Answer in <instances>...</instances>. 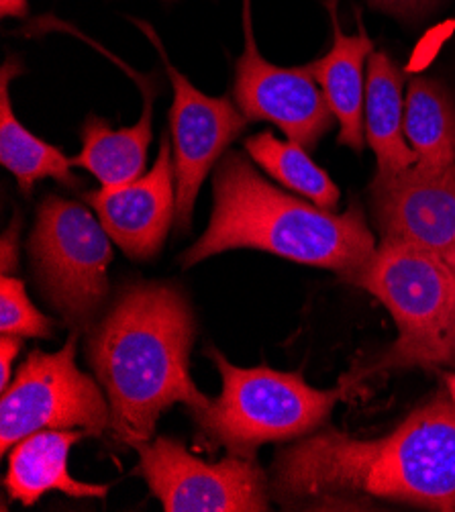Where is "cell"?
Returning a JSON list of instances; mask_svg holds the SVG:
<instances>
[{
  "label": "cell",
  "instance_id": "cell-8",
  "mask_svg": "<svg viewBox=\"0 0 455 512\" xmlns=\"http://www.w3.org/2000/svg\"><path fill=\"white\" fill-rule=\"evenodd\" d=\"M139 472L168 512H264L268 480L254 459L231 455L209 464L168 437L131 445Z\"/></svg>",
  "mask_w": 455,
  "mask_h": 512
},
{
  "label": "cell",
  "instance_id": "cell-23",
  "mask_svg": "<svg viewBox=\"0 0 455 512\" xmlns=\"http://www.w3.org/2000/svg\"><path fill=\"white\" fill-rule=\"evenodd\" d=\"M19 217L3 235V249H0V264H3V276L17 270V241H19Z\"/></svg>",
  "mask_w": 455,
  "mask_h": 512
},
{
  "label": "cell",
  "instance_id": "cell-4",
  "mask_svg": "<svg viewBox=\"0 0 455 512\" xmlns=\"http://www.w3.org/2000/svg\"><path fill=\"white\" fill-rule=\"evenodd\" d=\"M351 282L376 296L398 327V339L368 372L455 366V274L441 253L382 241Z\"/></svg>",
  "mask_w": 455,
  "mask_h": 512
},
{
  "label": "cell",
  "instance_id": "cell-24",
  "mask_svg": "<svg viewBox=\"0 0 455 512\" xmlns=\"http://www.w3.org/2000/svg\"><path fill=\"white\" fill-rule=\"evenodd\" d=\"M0 15L25 19L29 15L27 0H0Z\"/></svg>",
  "mask_w": 455,
  "mask_h": 512
},
{
  "label": "cell",
  "instance_id": "cell-9",
  "mask_svg": "<svg viewBox=\"0 0 455 512\" xmlns=\"http://www.w3.org/2000/svg\"><path fill=\"white\" fill-rule=\"evenodd\" d=\"M158 49L174 88L170 109V127L174 139V176H176V229L186 233L198 190L211 168L221 160L225 149L237 139L247 119L235 109L227 96H207L190 84L170 62L160 35L145 21L131 19Z\"/></svg>",
  "mask_w": 455,
  "mask_h": 512
},
{
  "label": "cell",
  "instance_id": "cell-17",
  "mask_svg": "<svg viewBox=\"0 0 455 512\" xmlns=\"http://www.w3.org/2000/svg\"><path fill=\"white\" fill-rule=\"evenodd\" d=\"M23 66L17 58H9L0 70V162L17 178L19 188L29 196L33 186L43 178H54L60 184L74 188L78 184L72 174V162L64 156L62 149L49 145L25 129L11 105L9 84Z\"/></svg>",
  "mask_w": 455,
  "mask_h": 512
},
{
  "label": "cell",
  "instance_id": "cell-3",
  "mask_svg": "<svg viewBox=\"0 0 455 512\" xmlns=\"http://www.w3.org/2000/svg\"><path fill=\"white\" fill-rule=\"evenodd\" d=\"M213 196L211 223L182 255V266L247 247L331 270L351 282L378 249L356 202L345 213H333L294 198L262 178L235 151L225 153L215 170Z\"/></svg>",
  "mask_w": 455,
  "mask_h": 512
},
{
  "label": "cell",
  "instance_id": "cell-15",
  "mask_svg": "<svg viewBox=\"0 0 455 512\" xmlns=\"http://www.w3.org/2000/svg\"><path fill=\"white\" fill-rule=\"evenodd\" d=\"M156 82H143L145 105L141 119L123 129H113L105 119L90 115L82 125V151L72 158V166L88 170L103 188H117L139 180L145 172L147 149L151 143Z\"/></svg>",
  "mask_w": 455,
  "mask_h": 512
},
{
  "label": "cell",
  "instance_id": "cell-20",
  "mask_svg": "<svg viewBox=\"0 0 455 512\" xmlns=\"http://www.w3.org/2000/svg\"><path fill=\"white\" fill-rule=\"evenodd\" d=\"M52 327V319L35 309L21 280L15 276L0 278V331L3 335L49 337Z\"/></svg>",
  "mask_w": 455,
  "mask_h": 512
},
{
  "label": "cell",
  "instance_id": "cell-11",
  "mask_svg": "<svg viewBox=\"0 0 455 512\" xmlns=\"http://www.w3.org/2000/svg\"><path fill=\"white\" fill-rule=\"evenodd\" d=\"M372 202L382 241L445 253L455 241V164L439 174L415 166L392 176L376 174Z\"/></svg>",
  "mask_w": 455,
  "mask_h": 512
},
{
  "label": "cell",
  "instance_id": "cell-12",
  "mask_svg": "<svg viewBox=\"0 0 455 512\" xmlns=\"http://www.w3.org/2000/svg\"><path fill=\"white\" fill-rule=\"evenodd\" d=\"M86 202L129 258H154L176 223V176L168 139H162L158 160L147 174L125 186L86 192Z\"/></svg>",
  "mask_w": 455,
  "mask_h": 512
},
{
  "label": "cell",
  "instance_id": "cell-14",
  "mask_svg": "<svg viewBox=\"0 0 455 512\" xmlns=\"http://www.w3.org/2000/svg\"><path fill=\"white\" fill-rule=\"evenodd\" d=\"M88 433L78 429H45L19 441L9 455L7 490L25 506L35 504L47 492L74 498H105L107 484L78 482L68 472V455L74 443Z\"/></svg>",
  "mask_w": 455,
  "mask_h": 512
},
{
  "label": "cell",
  "instance_id": "cell-2",
  "mask_svg": "<svg viewBox=\"0 0 455 512\" xmlns=\"http://www.w3.org/2000/svg\"><path fill=\"white\" fill-rule=\"evenodd\" d=\"M194 317L172 284H133L88 337V362L105 388L117 441H151L158 419L176 402L202 411L211 398L190 376Z\"/></svg>",
  "mask_w": 455,
  "mask_h": 512
},
{
  "label": "cell",
  "instance_id": "cell-10",
  "mask_svg": "<svg viewBox=\"0 0 455 512\" xmlns=\"http://www.w3.org/2000/svg\"><path fill=\"white\" fill-rule=\"evenodd\" d=\"M245 47L235 70V102L247 121H270L290 141L313 149L331 129L335 117L313 74L280 68L264 60L251 25V0H243Z\"/></svg>",
  "mask_w": 455,
  "mask_h": 512
},
{
  "label": "cell",
  "instance_id": "cell-7",
  "mask_svg": "<svg viewBox=\"0 0 455 512\" xmlns=\"http://www.w3.org/2000/svg\"><path fill=\"white\" fill-rule=\"evenodd\" d=\"M76 343L78 335L72 333L58 353L31 351L15 380L3 390V453L45 429H82L88 435H100L109 429V400L90 376L78 370Z\"/></svg>",
  "mask_w": 455,
  "mask_h": 512
},
{
  "label": "cell",
  "instance_id": "cell-1",
  "mask_svg": "<svg viewBox=\"0 0 455 512\" xmlns=\"http://www.w3.org/2000/svg\"><path fill=\"white\" fill-rule=\"evenodd\" d=\"M272 494L286 508L386 500L455 510V390L439 392L380 439L325 429L284 449Z\"/></svg>",
  "mask_w": 455,
  "mask_h": 512
},
{
  "label": "cell",
  "instance_id": "cell-25",
  "mask_svg": "<svg viewBox=\"0 0 455 512\" xmlns=\"http://www.w3.org/2000/svg\"><path fill=\"white\" fill-rule=\"evenodd\" d=\"M443 260L449 264V268H451L453 274H455V241H453V245L443 253Z\"/></svg>",
  "mask_w": 455,
  "mask_h": 512
},
{
  "label": "cell",
  "instance_id": "cell-18",
  "mask_svg": "<svg viewBox=\"0 0 455 512\" xmlns=\"http://www.w3.org/2000/svg\"><path fill=\"white\" fill-rule=\"evenodd\" d=\"M404 135L425 174L445 172L455 164V105L435 80L415 78L404 102Z\"/></svg>",
  "mask_w": 455,
  "mask_h": 512
},
{
  "label": "cell",
  "instance_id": "cell-16",
  "mask_svg": "<svg viewBox=\"0 0 455 512\" xmlns=\"http://www.w3.org/2000/svg\"><path fill=\"white\" fill-rule=\"evenodd\" d=\"M404 102L400 68L384 51H376L368 64L364 129L376 153L380 176L400 174L417 164L404 135Z\"/></svg>",
  "mask_w": 455,
  "mask_h": 512
},
{
  "label": "cell",
  "instance_id": "cell-6",
  "mask_svg": "<svg viewBox=\"0 0 455 512\" xmlns=\"http://www.w3.org/2000/svg\"><path fill=\"white\" fill-rule=\"evenodd\" d=\"M29 253L47 302L74 329L90 325L109 294V233L82 204L47 196L37 211Z\"/></svg>",
  "mask_w": 455,
  "mask_h": 512
},
{
  "label": "cell",
  "instance_id": "cell-19",
  "mask_svg": "<svg viewBox=\"0 0 455 512\" xmlns=\"http://www.w3.org/2000/svg\"><path fill=\"white\" fill-rule=\"evenodd\" d=\"M245 149L256 164H260L272 178L298 194L311 198L317 207L335 209L339 204V188L329 174L319 168L296 141H280L270 131L249 137Z\"/></svg>",
  "mask_w": 455,
  "mask_h": 512
},
{
  "label": "cell",
  "instance_id": "cell-5",
  "mask_svg": "<svg viewBox=\"0 0 455 512\" xmlns=\"http://www.w3.org/2000/svg\"><path fill=\"white\" fill-rule=\"evenodd\" d=\"M209 355L219 368L223 390L207 408L192 415L200 431L231 455L254 459L266 443L315 431L345 390V386L317 390L300 374L235 368L217 349H209Z\"/></svg>",
  "mask_w": 455,
  "mask_h": 512
},
{
  "label": "cell",
  "instance_id": "cell-13",
  "mask_svg": "<svg viewBox=\"0 0 455 512\" xmlns=\"http://www.w3.org/2000/svg\"><path fill=\"white\" fill-rule=\"evenodd\" d=\"M333 25V47L329 54L309 64L307 70L319 82L333 117L339 121V143L351 147L356 153L364 149V102L366 82L364 64L372 56L374 41L366 35L364 27L356 35H345L339 25L337 0H325Z\"/></svg>",
  "mask_w": 455,
  "mask_h": 512
},
{
  "label": "cell",
  "instance_id": "cell-21",
  "mask_svg": "<svg viewBox=\"0 0 455 512\" xmlns=\"http://www.w3.org/2000/svg\"><path fill=\"white\" fill-rule=\"evenodd\" d=\"M441 0H368V5L376 11L388 13L398 19H415L431 11Z\"/></svg>",
  "mask_w": 455,
  "mask_h": 512
},
{
  "label": "cell",
  "instance_id": "cell-22",
  "mask_svg": "<svg viewBox=\"0 0 455 512\" xmlns=\"http://www.w3.org/2000/svg\"><path fill=\"white\" fill-rule=\"evenodd\" d=\"M19 349L21 339L17 335H3L0 339V388L3 390L11 384V368Z\"/></svg>",
  "mask_w": 455,
  "mask_h": 512
}]
</instances>
